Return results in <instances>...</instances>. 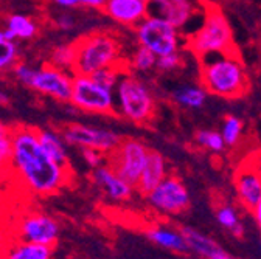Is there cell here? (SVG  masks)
Masks as SVG:
<instances>
[{
	"label": "cell",
	"instance_id": "obj_1",
	"mask_svg": "<svg viewBox=\"0 0 261 259\" xmlns=\"http://www.w3.org/2000/svg\"><path fill=\"white\" fill-rule=\"evenodd\" d=\"M19 186L35 197H50L72 182V169L50 158L38 140V129L13 126L8 169Z\"/></svg>",
	"mask_w": 261,
	"mask_h": 259
},
{
	"label": "cell",
	"instance_id": "obj_2",
	"mask_svg": "<svg viewBox=\"0 0 261 259\" xmlns=\"http://www.w3.org/2000/svg\"><path fill=\"white\" fill-rule=\"evenodd\" d=\"M201 62V85L208 95L233 100L247 92V70L235 51L207 56Z\"/></svg>",
	"mask_w": 261,
	"mask_h": 259
},
{
	"label": "cell",
	"instance_id": "obj_3",
	"mask_svg": "<svg viewBox=\"0 0 261 259\" xmlns=\"http://www.w3.org/2000/svg\"><path fill=\"white\" fill-rule=\"evenodd\" d=\"M73 75H92L101 69L126 66L123 44L111 31H92L73 41Z\"/></svg>",
	"mask_w": 261,
	"mask_h": 259
},
{
	"label": "cell",
	"instance_id": "obj_4",
	"mask_svg": "<svg viewBox=\"0 0 261 259\" xmlns=\"http://www.w3.org/2000/svg\"><path fill=\"white\" fill-rule=\"evenodd\" d=\"M115 115L134 124H148L157 109L151 87L137 75L124 72L114 89Z\"/></svg>",
	"mask_w": 261,
	"mask_h": 259
},
{
	"label": "cell",
	"instance_id": "obj_5",
	"mask_svg": "<svg viewBox=\"0 0 261 259\" xmlns=\"http://www.w3.org/2000/svg\"><path fill=\"white\" fill-rule=\"evenodd\" d=\"M185 45L198 59L235 51L233 31L222 10L207 5L201 26L187 38Z\"/></svg>",
	"mask_w": 261,
	"mask_h": 259
},
{
	"label": "cell",
	"instance_id": "obj_6",
	"mask_svg": "<svg viewBox=\"0 0 261 259\" xmlns=\"http://www.w3.org/2000/svg\"><path fill=\"white\" fill-rule=\"evenodd\" d=\"M149 14L167 20L187 39L204 20L207 5L201 0H148Z\"/></svg>",
	"mask_w": 261,
	"mask_h": 259
},
{
	"label": "cell",
	"instance_id": "obj_7",
	"mask_svg": "<svg viewBox=\"0 0 261 259\" xmlns=\"http://www.w3.org/2000/svg\"><path fill=\"white\" fill-rule=\"evenodd\" d=\"M134 38L137 45L148 48L157 57L182 51V47L187 44V39L180 35V31L155 16H146L134 28Z\"/></svg>",
	"mask_w": 261,
	"mask_h": 259
},
{
	"label": "cell",
	"instance_id": "obj_8",
	"mask_svg": "<svg viewBox=\"0 0 261 259\" xmlns=\"http://www.w3.org/2000/svg\"><path fill=\"white\" fill-rule=\"evenodd\" d=\"M69 103L84 113L115 115L114 90L98 84L89 75H73Z\"/></svg>",
	"mask_w": 261,
	"mask_h": 259
},
{
	"label": "cell",
	"instance_id": "obj_9",
	"mask_svg": "<svg viewBox=\"0 0 261 259\" xmlns=\"http://www.w3.org/2000/svg\"><path fill=\"white\" fill-rule=\"evenodd\" d=\"M148 146L137 138H121L117 148L108 155V165L126 182L137 185L148 157Z\"/></svg>",
	"mask_w": 261,
	"mask_h": 259
},
{
	"label": "cell",
	"instance_id": "obj_10",
	"mask_svg": "<svg viewBox=\"0 0 261 259\" xmlns=\"http://www.w3.org/2000/svg\"><path fill=\"white\" fill-rule=\"evenodd\" d=\"M61 233L59 222L42 211H25L14 222V239L55 247Z\"/></svg>",
	"mask_w": 261,
	"mask_h": 259
},
{
	"label": "cell",
	"instance_id": "obj_11",
	"mask_svg": "<svg viewBox=\"0 0 261 259\" xmlns=\"http://www.w3.org/2000/svg\"><path fill=\"white\" fill-rule=\"evenodd\" d=\"M59 134L65 145L80 149H96L106 155H109L121 140V137L111 129L86 126L81 123L65 124L59 129Z\"/></svg>",
	"mask_w": 261,
	"mask_h": 259
},
{
	"label": "cell",
	"instance_id": "obj_12",
	"mask_svg": "<svg viewBox=\"0 0 261 259\" xmlns=\"http://www.w3.org/2000/svg\"><path fill=\"white\" fill-rule=\"evenodd\" d=\"M145 197L155 211L165 216H179L190 208V192L185 183L177 176L171 174H168Z\"/></svg>",
	"mask_w": 261,
	"mask_h": 259
},
{
	"label": "cell",
	"instance_id": "obj_13",
	"mask_svg": "<svg viewBox=\"0 0 261 259\" xmlns=\"http://www.w3.org/2000/svg\"><path fill=\"white\" fill-rule=\"evenodd\" d=\"M73 73L61 70L51 64H44L41 67H35L28 87L35 92L48 96L51 100L69 103L72 92Z\"/></svg>",
	"mask_w": 261,
	"mask_h": 259
},
{
	"label": "cell",
	"instance_id": "obj_14",
	"mask_svg": "<svg viewBox=\"0 0 261 259\" xmlns=\"http://www.w3.org/2000/svg\"><path fill=\"white\" fill-rule=\"evenodd\" d=\"M101 11L115 23L134 28L149 16L148 0H106Z\"/></svg>",
	"mask_w": 261,
	"mask_h": 259
},
{
	"label": "cell",
	"instance_id": "obj_15",
	"mask_svg": "<svg viewBox=\"0 0 261 259\" xmlns=\"http://www.w3.org/2000/svg\"><path fill=\"white\" fill-rule=\"evenodd\" d=\"M92 180L114 202H127L136 189L134 185L120 177L108 163L93 169Z\"/></svg>",
	"mask_w": 261,
	"mask_h": 259
},
{
	"label": "cell",
	"instance_id": "obj_16",
	"mask_svg": "<svg viewBox=\"0 0 261 259\" xmlns=\"http://www.w3.org/2000/svg\"><path fill=\"white\" fill-rule=\"evenodd\" d=\"M235 189L240 204L252 210L261 197V169L250 165L241 168L235 177Z\"/></svg>",
	"mask_w": 261,
	"mask_h": 259
},
{
	"label": "cell",
	"instance_id": "obj_17",
	"mask_svg": "<svg viewBox=\"0 0 261 259\" xmlns=\"http://www.w3.org/2000/svg\"><path fill=\"white\" fill-rule=\"evenodd\" d=\"M167 176H168V165H167L165 157L157 151L149 149L143 171L136 185V189H139L143 196H146V194L152 191Z\"/></svg>",
	"mask_w": 261,
	"mask_h": 259
},
{
	"label": "cell",
	"instance_id": "obj_18",
	"mask_svg": "<svg viewBox=\"0 0 261 259\" xmlns=\"http://www.w3.org/2000/svg\"><path fill=\"white\" fill-rule=\"evenodd\" d=\"M4 259H53V247L11 239L0 247Z\"/></svg>",
	"mask_w": 261,
	"mask_h": 259
},
{
	"label": "cell",
	"instance_id": "obj_19",
	"mask_svg": "<svg viewBox=\"0 0 261 259\" xmlns=\"http://www.w3.org/2000/svg\"><path fill=\"white\" fill-rule=\"evenodd\" d=\"M146 238L154 242L155 245L174 251V253H187V244L182 236L180 228H173V226L163 225V223H154L145 232Z\"/></svg>",
	"mask_w": 261,
	"mask_h": 259
},
{
	"label": "cell",
	"instance_id": "obj_20",
	"mask_svg": "<svg viewBox=\"0 0 261 259\" xmlns=\"http://www.w3.org/2000/svg\"><path fill=\"white\" fill-rule=\"evenodd\" d=\"M38 22L27 14H11L5 26L0 30V38L8 41H28L38 35Z\"/></svg>",
	"mask_w": 261,
	"mask_h": 259
},
{
	"label": "cell",
	"instance_id": "obj_21",
	"mask_svg": "<svg viewBox=\"0 0 261 259\" xmlns=\"http://www.w3.org/2000/svg\"><path fill=\"white\" fill-rule=\"evenodd\" d=\"M38 140L45 154L58 161L62 166H69V152L65 148V141L62 140L59 131H53V129H38Z\"/></svg>",
	"mask_w": 261,
	"mask_h": 259
},
{
	"label": "cell",
	"instance_id": "obj_22",
	"mask_svg": "<svg viewBox=\"0 0 261 259\" xmlns=\"http://www.w3.org/2000/svg\"><path fill=\"white\" fill-rule=\"evenodd\" d=\"M180 232L185 239L187 250L204 259H210L215 253L221 250V245L216 241H213L212 238H208L207 235L198 230L191 228V226H182Z\"/></svg>",
	"mask_w": 261,
	"mask_h": 259
},
{
	"label": "cell",
	"instance_id": "obj_23",
	"mask_svg": "<svg viewBox=\"0 0 261 259\" xmlns=\"http://www.w3.org/2000/svg\"><path fill=\"white\" fill-rule=\"evenodd\" d=\"M208 98V93L199 84H184L173 90V101L185 109H201Z\"/></svg>",
	"mask_w": 261,
	"mask_h": 259
},
{
	"label": "cell",
	"instance_id": "obj_24",
	"mask_svg": "<svg viewBox=\"0 0 261 259\" xmlns=\"http://www.w3.org/2000/svg\"><path fill=\"white\" fill-rule=\"evenodd\" d=\"M157 56L151 53L148 48L137 45L126 57V70L130 73H148L155 69Z\"/></svg>",
	"mask_w": 261,
	"mask_h": 259
},
{
	"label": "cell",
	"instance_id": "obj_25",
	"mask_svg": "<svg viewBox=\"0 0 261 259\" xmlns=\"http://www.w3.org/2000/svg\"><path fill=\"white\" fill-rule=\"evenodd\" d=\"M216 220L225 230H230L235 238H243L244 225L241 223L240 213L233 205L224 204L216 208Z\"/></svg>",
	"mask_w": 261,
	"mask_h": 259
},
{
	"label": "cell",
	"instance_id": "obj_26",
	"mask_svg": "<svg viewBox=\"0 0 261 259\" xmlns=\"http://www.w3.org/2000/svg\"><path fill=\"white\" fill-rule=\"evenodd\" d=\"M51 66L73 73L75 66V44L73 42H64L56 45L50 53V62Z\"/></svg>",
	"mask_w": 261,
	"mask_h": 259
},
{
	"label": "cell",
	"instance_id": "obj_27",
	"mask_svg": "<svg viewBox=\"0 0 261 259\" xmlns=\"http://www.w3.org/2000/svg\"><path fill=\"white\" fill-rule=\"evenodd\" d=\"M19 61H20V50L16 41L0 38V73L11 72Z\"/></svg>",
	"mask_w": 261,
	"mask_h": 259
},
{
	"label": "cell",
	"instance_id": "obj_28",
	"mask_svg": "<svg viewBox=\"0 0 261 259\" xmlns=\"http://www.w3.org/2000/svg\"><path fill=\"white\" fill-rule=\"evenodd\" d=\"M243 131H244L243 121L235 115H227L222 121V127H221L219 134H221L225 146H235L240 143V140L243 137Z\"/></svg>",
	"mask_w": 261,
	"mask_h": 259
},
{
	"label": "cell",
	"instance_id": "obj_29",
	"mask_svg": "<svg viewBox=\"0 0 261 259\" xmlns=\"http://www.w3.org/2000/svg\"><path fill=\"white\" fill-rule=\"evenodd\" d=\"M196 143L213 154H219L225 149V143L221 134L218 131H212V129H202L196 134Z\"/></svg>",
	"mask_w": 261,
	"mask_h": 259
},
{
	"label": "cell",
	"instance_id": "obj_30",
	"mask_svg": "<svg viewBox=\"0 0 261 259\" xmlns=\"http://www.w3.org/2000/svg\"><path fill=\"white\" fill-rule=\"evenodd\" d=\"M126 72V66H117V67H108V69H101L89 76H92L98 84H101L108 89H115L120 76Z\"/></svg>",
	"mask_w": 261,
	"mask_h": 259
},
{
	"label": "cell",
	"instance_id": "obj_31",
	"mask_svg": "<svg viewBox=\"0 0 261 259\" xmlns=\"http://www.w3.org/2000/svg\"><path fill=\"white\" fill-rule=\"evenodd\" d=\"M184 66V54L182 51H174L159 56L155 61V70L160 73H171L179 70Z\"/></svg>",
	"mask_w": 261,
	"mask_h": 259
},
{
	"label": "cell",
	"instance_id": "obj_32",
	"mask_svg": "<svg viewBox=\"0 0 261 259\" xmlns=\"http://www.w3.org/2000/svg\"><path fill=\"white\" fill-rule=\"evenodd\" d=\"M11 145H13V126L5 124L0 121V158L10 160L11 154Z\"/></svg>",
	"mask_w": 261,
	"mask_h": 259
},
{
	"label": "cell",
	"instance_id": "obj_33",
	"mask_svg": "<svg viewBox=\"0 0 261 259\" xmlns=\"http://www.w3.org/2000/svg\"><path fill=\"white\" fill-rule=\"evenodd\" d=\"M81 155H83V160L93 169L108 163V155L96 149H81Z\"/></svg>",
	"mask_w": 261,
	"mask_h": 259
},
{
	"label": "cell",
	"instance_id": "obj_34",
	"mask_svg": "<svg viewBox=\"0 0 261 259\" xmlns=\"http://www.w3.org/2000/svg\"><path fill=\"white\" fill-rule=\"evenodd\" d=\"M55 25L62 31H72L76 26V19L70 13H61L55 19Z\"/></svg>",
	"mask_w": 261,
	"mask_h": 259
},
{
	"label": "cell",
	"instance_id": "obj_35",
	"mask_svg": "<svg viewBox=\"0 0 261 259\" xmlns=\"http://www.w3.org/2000/svg\"><path fill=\"white\" fill-rule=\"evenodd\" d=\"M106 0H80V7L90 8V10H101Z\"/></svg>",
	"mask_w": 261,
	"mask_h": 259
},
{
	"label": "cell",
	"instance_id": "obj_36",
	"mask_svg": "<svg viewBox=\"0 0 261 259\" xmlns=\"http://www.w3.org/2000/svg\"><path fill=\"white\" fill-rule=\"evenodd\" d=\"M51 2L55 5H58L59 8H64V10L80 7V0H51Z\"/></svg>",
	"mask_w": 261,
	"mask_h": 259
},
{
	"label": "cell",
	"instance_id": "obj_37",
	"mask_svg": "<svg viewBox=\"0 0 261 259\" xmlns=\"http://www.w3.org/2000/svg\"><path fill=\"white\" fill-rule=\"evenodd\" d=\"M252 216H253L256 225L261 228V197H259V200L253 205V208H252Z\"/></svg>",
	"mask_w": 261,
	"mask_h": 259
},
{
	"label": "cell",
	"instance_id": "obj_38",
	"mask_svg": "<svg viewBox=\"0 0 261 259\" xmlns=\"http://www.w3.org/2000/svg\"><path fill=\"white\" fill-rule=\"evenodd\" d=\"M210 259H238V257H235V256H232V254H228V253H225L222 248L218 251V253H215Z\"/></svg>",
	"mask_w": 261,
	"mask_h": 259
},
{
	"label": "cell",
	"instance_id": "obj_39",
	"mask_svg": "<svg viewBox=\"0 0 261 259\" xmlns=\"http://www.w3.org/2000/svg\"><path fill=\"white\" fill-rule=\"evenodd\" d=\"M10 103V98H8V95L5 92H0V106H5Z\"/></svg>",
	"mask_w": 261,
	"mask_h": 259
},
{
	"label": "cell",
	"instance_id": "obj_40",
	"mask_svg": "<svg viewBox=\"0 0 261 259\" xmlns=\"http://www.w3.org/2000/svg\"><path fill=\"white\" fill-rule=\"evenodd\" d=\"M7 169H8V161L0 158V176H2L4 172H7Z\"/></svg>",
	"mask_w": 261,
	"mask_h": 259
},
{
	"label": "cell",
	"instance_id": "obj_41",
	"mask_svg": "<svg viewBox=\"0 0 261 259\" xmlns=\"http://www.w3.org/2000/svg\"><path fill=\"white\" fill-rule=\"evenodd\" d=\"M2 204H4V196H2V191H0V211H2Z\"/></svg>",
	"mask_w": 261,
	"mask_h": 259
},
{
	"label": "cell",
	"instance_id": "obj_42",
	"mask_svg": "<svg viewBox=\"0 0 261 259\" xmlns=\"http://www.w3.org/2000/svg\"><path fill=\"white\" fill-rule=\"evenodd\" d=\"M259 250H261V241H259Z\"/></svg>",
	"mask_w": 261,
	"mask_h": 259
},
{
	"label": "cell",
	"instance_id": "obj_43",
	"mask_svg": "<svg viewBox=\"0 0 261 259\" xmlns=\"http://www.w3.org/2000/svg\"><path fill=\"white\" fill-rule=\"evenodd\" d=\"M0 259H2V253H0Z\"/></svg>",
	"mask_w": 261,
	"mask_h": 259
},
{
	"label": "cell",
	"instance_id": "obj_44",
	"mask_svg": "<svg viewBox=\"0 0 261 259\" xmlns=\"http://www.w3.org/2000/svg\"><path fill=\"white\" fill-rule=\"evenodd\" d=\"M2 259H4V257H2Z\"/></svg>",
	"mask_w": 261,
	"mask_h": 259
}]
</instances>
